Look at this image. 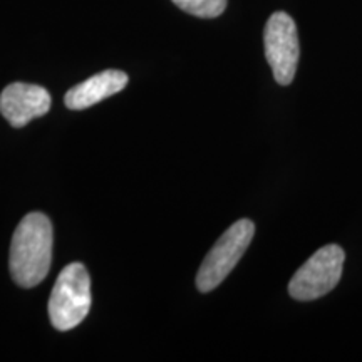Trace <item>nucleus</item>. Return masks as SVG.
<instances>
[{
    "instance_id": "nucleus-8",
    "label": "nucleus",
    "mask_w": 362,
    "mask_h": 362,
    "mask_svg": "<svg viewBox=\"0 0 362 362\" xmlns=\"http://www.w3.org/2000/svg\"><path fill=\"white\" fill-rule=\"evenodd\" d=\"M173 2L181 11L202 19H214L221 16L226 8V0H173Z\"/></svg>"
},
{
    "instance_id": "nucleus-7",
    "label": "nucleus",
    "mask_w": 362,
    "mask_h": 362,
    "mask_svg": "<svg viewBox=\"0 0 362 362\" xmlns=\"http://www.w3.org/2000/svg\"><path fill=\"white\" fill-rule=\"evenodd\" d=\"M126 84H128L126 72L116 69L103 71L67 90L64 98L66 106L74 111L86 110V107L101 103L103 99L121 93L126 88Z\"/></svg>"
},
{
    "instance_id": "nucleus-5",
    "label": "nucleus",
    "mask_w": 362,
    "mask_h": 362,
    "mask_svg": "<svg viewBox=\"0 0 362 362\" xmlns=\"http://www.w3.org/2000/svg\"><path fill=\"white\" fill-rule=\"evenodd\" d=\"M264 44L265 57L275 81L280 86H288L296 78L298 56H300L297 25L288 13H272L265 25Z\"/></svg>"
},
{
    "instance_id": "nucleus-6",
    "label": "nucleus",
    "mask_w": 362,
    "mask_h": 362,
    "mask_svg": "<svg viewBox=\"0 0 362 362\" xmlns=\"http://www.w3.org/2000/svg\"><path fill=\"white\" fill-rule=\"evenodd\" d=\"M51 94L35 84L13 83L0 94V112L13 128H22L51 110Z\"/></svg>"
},
{
    "instance_id": "nucleus-4",
    "label": "nucleus",
    "mask_w": 362,
    "mask_h": 362,
    "mask_svg": "<svg viewBox=\"0 0 362 362\" xmlns=\"http://www.w3.org/2000/svg\"><path fill=\"white\" fill-rule=\"evenodd\" d=\"M346 253L339 245L319 248L298 269L288 284V293L296 300L309 302L324 297L339 284Z\"/></svg>"
},
{
    "instance_id": "nucleus-2",
    "label": "nucleus",
    "mask_w": 362,
    "mask_h": 362,
    "mask_svg": "<svg viewBox=\"0 0 362 362\" xmlns=\"http://www.w3.org/2000/svg\"><path fill=\"white\" fill-rule=\"evenodd\" d=\"M90 309V279L83 264H69L59 274L49 298V317L61 332L76 329Z\"/></svg>"
},
{
    "instance_id": "nucleus-3",
    "label": "nucleus",
    "mask_w": 362,
    "mask_h": 362,
    "mask_svg": "<svg viewBox=\"0 0 362 362\" xmlns=\"http://www.w3.org/2000/svg\"><path fill=\"white\" fill-rule=\"evenodd\" d=\"M255 235L253 221L243 218L235 221L208 252L197 275L198 291L206 293L215 291L235 269Z\"/></svg>"
},
{
    "instance_id": "nucleus-1",
    "label": "nucleus",
    "mask_w": 362,
    "mask_h": 362,
    "mask_svg": "<svg viewBox=\"0 0 362 362\" xmlns=\"http://www.w3.org/2000/svg\"><path fill=\"white\" fill-rule=\"evenodd\" d=\"M52 260V223L44 214L25 215L17 225L11 245V274L17 285L30 288L49 274Z\"/></svg>"
}]
</instances>
